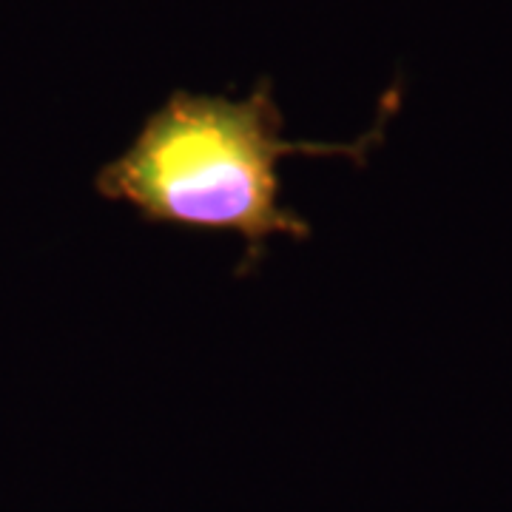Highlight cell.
Masks as SVG:
<instances>
[{"mask_svg": "<svg viewBox=\"0 0 512 512\" xmlns=\"http://www.w3.org/2000/svg\"><path fill=\"white\" fill-rule=\"evenodd\" d=\"M282 131L268 92L248 100L177 92L97 171L94 191L128 205L146 225L242 239L237 276H248L262 268L274 237H313L311 222L282 202L279 165L330 157L365 168L384 137L382 123L350 143H291Z\"/></svg>", "mask_w": 512, "mask_h": 512, "instance_id": "6da1fadb", "label": "cell"}]
</instances>
